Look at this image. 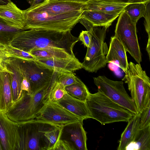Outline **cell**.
Returning a JSON list of instances; mask_svg holds the SVG:
<instances>
[{
  "instance_id": "cell-1",
  "label": "cell",
  "mask_w": 150,
  "mask_h": 150,
  "mask_svg": "<svg viewBox=\"0 0 150 150\" xmlns=\"http://www.w3.org/2000/svg\"><path fill=\"white\" fill-rule=\"evenodd\" d=\"M71 31L58 32L36 29L23 30L16 34L9 45L30 52L35 49L54 47L64 49L73 55L74 47L79 40Z\"/></svg>"
},
{
  "instance_id": "cell-2",
  "label": "cell",
  "mask_w": 150,
  "mask_h": 150,
  "mask_svg": "<svg viewBox=\"0 0 150 150\" xmlns=\"http://www.w3.org/2000/svg\"><path fill=\"white\" fill-rule=\"evenodd\" d=\"M59 75L57 73L50 83L33 94L23 91L20 98L6 113L8 117L16 122L35 119L48 101L50 93Z\"/></svg>"
},
{
  "instance_id": "cell-3",
  "label": "cell",
  "mask_w": 150,
  "mask_h": 150,
  "mask_svg": "<svg viewBox=\"0 0 150 150\" xmlns=\"http://www.w3.org/2000/svg\"><path fill=\"white\" fill-rule=\"evenodd\" d=\"M84 10L60 14L24 10V30L30 29L48 30L58 32L71 31L79 22Z\"/></svg>"
},
{
  "instance_id": "cell-4",
  "label": "cell",
  "mask_w": 150,
  "mask_h": 150,
  "mask_svg": "<svg viewBox=\"0 0 150 150\" xmlns=\"http://www.w3.org/2000/svg\"><path fill=\"white\" fill-rule=\"evenodd\" d=\"M86 103L90 118L96 120L102 125L127 122L134 115L98 91L93 94L90 93Z\"/></svg>"
},
{
  "instance_id": "cell-5",
  "label": "cell",
  "mask_w": 150,
  "mask_h": 150,
  "mask_svg": "<svg viewBox=\"0 0 150 150\" xmlns=\"http://www.w3.org/2000/svg\"><path fill=\"white\" fill-rule=\"evenodd\" d=\"M122 79L128 85L131 98L139 113L150 104V80L140 63H129Z\"/></svg>"
},
{
  "instance_id": "cell-6",
  "label": "cell",
  "mask_w": 150,
  "mask_h": 150,
  "mask_svg": "<svg viewBox=\"0 0 150 150\" xmlns=\"http://www.w3.org/2000/svg\"><path fill=\"white\" fill-rule=\"evenodd\" d=\"M17 122L20 150H48L45 134L59 127L36 119Z\"/></svg>"
},
{
  "instance_id": "cell-7",
  "label": "cell",
  "mask_w": 150,
  "mask_h": 150,
  "mask_svg": "<svg viewBox=\"0 0 150 150\" xmlns=\"http://www.w3.org/2000/svg\"><path fill=\"white\" fill-rule=\"evenodd\" d=\"M93 27L89 32L91 36L90 46L82 63L83 68L90 72H96L104 67L107 63L106 58L108 49L105 42L108 28L104 27Z\"/></svg>"
},
{
  "instance_id": "cell-8",
  "label": "cell",
  "mask_w": 150,
  "mask_h": 150,
  "mask_svg": "<svg viewBox=\"0 0 150 150\" xmlns=\"http://www.w3.org/2000/svg\"><path fill=\"white\" fill-rule=\"evenodd\" d=\"M136 24L123 11L119 15L114 36L121 42L137 63L142 61V56L136 31Z\"/></svg>"
},
{
  "instance_id": "cell-9",
  "label": "cell",
  "mask_w": 150,
  "mask_h": 150,
  "mask_svg": "<svg viewBox=\"0 0 150 150\" xmlns=\"http://www.w3.org/2000/svg\"><path fill=\"white\" fill-rule=\"evenodd\" d=\"M93 80L98 91L134 114L139 113L133 100L125 88L122 81H114L104 76L95 77Z\"/></svg>"
},
{
  "instance_id": "cell-10",
  "label": "cell",
  "mask_w": 150,
  "mask_h": 150,
  "mask_svg": "<svg viewBox=\"0 0 150 150\" xmlns=\"http://www.w3.org/2000/svg\"><path fill=\"white\" fill-rule=\"evenodd\" d=\"M15 59L20 70L29 81L31 95L50 83L57 73L37 61Z\"/></svg>"
},
{
  "instance_id": "cell-11",
  "label": "cell",
  "mask_w": 150,
  "mask_h": 150,
  "mask_svg": "<svg viewBox=\"0 0 150 150\" xmlns=\"http://www.w3.org/2000/svg\"><path fill=\"white\" fill-rule=\"evenodd\" d=\"M35 119L59 127L83 121L58 103L49 100Z\"/></svg>"
},
{
  "instance_id": "cell-12",
  "label": "cell",
  "mask_w": 150,
  "mask_h": 150,
  "mask_svg": "<svg viewBox=\"0 0 150 150\" xmlns=\"http://www.w3.org/2000/svg\"><path fill=\"white\" fill-rule=\"evenodd\" d=\"M0 139L3 150H20L18 122L0 112Z\"/></svg>"
},
{
  "instance_id": "cell-13",
  "label": "cell",
  "mask_w": 150,
  "mask_h": 150,
  "mask_svg": "<svg viewBox=\"0 0 150 150\" xmlns=\"http://www.w3.org/2000/svg\"><path fill=\"white\" fill-rule=\"evenodd\" d=\"M83 121L75 122L62 127L59 139L66 141L74 150H87L86 132Z\"/></svg>"
},
{
  "instance_id": "cell-14",
  "label": "cell",
  "mask_w": 150,
  "mask_h": 150,
  "mask_svg": "<svg viewBox=\"0 0 150 150\" xmlns=\"http://www.w3.org/2000/svg\"><path fill=\"white\" fill-rule=\"evenodd\" d=\"M85 7V4L72 1H52L42 3L28 9L37 12L58 14L84 10Z\"/></svg>"
},
{
  "instance_id": "cell-15",
  "label": "cell",
  "mask_w": 150,
  "mask_h": 150,
  "mask_svg": "<svg viewBox=\"0 0 150 150\" xmlns=\"http://www.w3.org/2000/svg\"><path fill=\"white\" fill-rule=\"evenodd\" d=\"M37 59L38 62L59 74L74 73L83 68L82 63L76 57Z\"/></svg>"
},
{
  "instance_id": "cell-16",
  "label": "cell",
  "mask_w": 150,
  "mask_h": 150,
  "mask_svg": "<svg viewBox=\"0 0 150 150\" xmlns=\"http://www.w3.org/2000/svg\"><path fill=\"white\" fill-rule=\"evenodd\" d=\"M8 71L3 63L0 64V112L5 113L13 104Z\"/></svg>"
},
{
  "instance_id": "cell-17",
  "label": "cell",
  "mask_w": 150,
  "mask_h": 150,
  "mask_svg": "<svg viewBox=\"0 0 150 150\" xmlns=\"http://www.w3.org/2000/svg\"><path fill=\"white\" fill-rule=\"evenodd\" d=\"M126 51L123 45L115 36L111 37L108 53L106 55L107 63H111L120 68L125 73L129 63Z\"/></svg>"
},
{
  "instance_id": "cell-18",
  "label": "cell",
  "mask_w": 150,
  "mask_h": 150,
  "mask_svg": "<svg viewBox=\"0 0 150 150\" xmlns=\"http://www.w3.org/2000/svg\"><path fill=\"white\" fill-rule=\"evenodd\" d=\"M3 63L9 70L12 99L14 103L20 98L21 95V85L23 75L15 58H8L5 59Z\"/></svg>"
},
{
  "instance_id": "cell-19",
  "label": "cell",
  "mask_w": 150,
  "mask_h": 150,
  "mask_svg": "<svg viewBox=\"0 0 150 150\" xmlns=\"http://www.w3.org/2000/svg\"><path fill=\"white\" fill-rule=\"evenodd\" d=\"M0 17L15 27L24 30L25 11L20 9L11 1L0 6Z\"/></svg>"
},
{
  "instance_id": "cell-20",
  "label": "cell",
  "mask_w": 150,
  "mask_h": 150,
  "mask_svg": "<svg viewBox=\"0 0 150 150\" xmlns=\"http://www.w3.org/2000/svg\"><path fill=\"white\" fill-rule=\"evenodd\" d=\"M120 14L84 10L82 17L90 22L93 27H104L108 29Z\"/></svg>"
},
{
  "instance_id": "cell-21",
  "label": "cell",
  "mask_w": 150,
  "mask_h": 150,
  "mask_svg": "<svg viewBox=\"0 0 150 150\" xmlns=\"http://www.w3.org/2000/svg\"><path fill=\"white\" fill-rule=\"evenodd\" d=\"M58 103L83 120L90 118L89 112L86 102L73 98L67 93Z\"/></svg>"
},
{
  "instance_id": "cell-22",
  "label": "cell",
  "mask_w": 150,
  "mask_h": 150,
  "mask_svg": "<svg viewBox=\"0 0 150 150\" xmlns=\"http://www.w3.org/2000/svg\"><path fill=\"white\" fill-rule=\"evenodd\" d=\"M127 122V125L121 135L118 150H125V147L134 140L140 127V114L134 115Z\"/></svg>"
},
{
  "instance_id": "cell-23",
  "label": "cell",
  "mask_w": 150,
  "mask_h": 150,
  "mask_svg": "<svg viewBox=\"0 0 150 150\" xmlns=\"http://www.w3.org/2000/svg\"><path fill=\"white\" fill-rule=\"evenodd\" d=\"M125 150H150V125L139 129L134 140Z\"/></svg>"
},
{
  "instance_id": "cell-24",
  "label": "cell",
  "mask_w": 150,
  "mask_h": 150,
  "mask_svg": "<svg viewBox=\"0 0 150 150\" xmlns=\"http://www.w3.org/2000/svg\"><path fill=\"white\" fill-rule=\"evenodd\" d=\"M128 4L114 2H98L90 0L85 3V10L120 14L123 11L125 7Z\"/></svg>"
},
{
  "instance_id": "cell-25",
  "label": "cell",
  "mask_w": 150,
  "mask_h": 150,
  "mask_svg": "<svg viewBox=\"0 0 150 150\" xmlns=\"http://www.w3.org/2000/svg\"><path fill=\"white\" fill-rule=\"evenodd\" d=\"M37 58L51 59L75 57L64 49L54 47L35 49L30 52Z\"/></svg>"
},
{
  "instance_id": "cell-26",
  "label": "cell",
  "mask_w": 150,
  "mask_h": 150,
  "mask_svg": "<svg viewBox=\"0 0 150 150\" xmlns=\"http://www.w3.org/2000/svg\"><path fill=\"white\" fill-rule=\"evenodd\" d=\"M22 30L0 17V44L9 45L15 35Z\"/></svg>"
},
{
  "instance_id": "cell-27",
  "label": "cell",
  "mask_w": 150,
  "mask_h": 150,
  "mask_svg": "<svg viewBox=\"0 0 150 150\" xmlns=\"http://www.w3.org/2000/svg\"><path fill=\"white\" fill-rule=\"evenodd\" d=\"M67 93L71 97L86 102L90 93L87 87L80 80L79 82L66 86Z\"/></svg>"
},
{
  "instance_id": "cell-28",
  "label": "cell",
  "mask_w": 150,
  "mask_h": 150,
  "mask_svg": "<svg viewBox=\"0 0 150 150\" xmlns=\"http://www.w3.org/2000/svg\"><path fill=\"white\" fill-rule=\"evenodd\" d=\"M146 9L145 3H133L126 5L123 11L129 16L133 22L136 24L140 18L144 17Z\"/></svg>"
},
{
  "instance_id": "cell-29",
  "label": "cell",
  "mask_w": 150,
  "mask_h": 150,
  "mask_svg": "<svg viewBox=\"0 0 150 150\" xmlns=\"http://www.w3.org/2000/svg\"><path fill=\"white\" fill-rule=\"evenodd\" d=\"M7 50L8 58H13L23 60L36 61L37 58L30 53L15 48L9 45H4Z\"/></svg>"
},
{
  "instance_id": "cell-30",
  "label": "cell",
  "mask_w": 150,
  "mask_h": 150,
  "mask_svg": "<svg viewBox=\"0 0 150 150\" xmlns=\"http://www.w3.org/2000/svg\"><path fill=\"white\" fill-rule=\"evenodd\" d=\"M67 93L65 87L60 83L57 80L50 93L49 100L58 103L64 97Z\"/></svg>"
},
{
  "instance_id": "cell-31",
  "label": "cell",
  "mask_w": 150,
  "mask_h": 150,
  "mask_svg": "<svg viewBox=\"0 0 150 150\" xmlns=\"http://www.w3.org/2000/svg\"><path fill=\"white\" fill-rule=\"evenodd\" d=\"M62 127H58L55 129L46 132L45 134L48 150H53L59 138Z\"/></svg>"
},
{
  "instance_id": "cell-32",
  "label": "cell",
  "mask_w": 150,
  "mask_h": 150,
  "mask_svg": "<svg viewBox=\"0 0 150 150\" xmlns=\"http://www.w3.org/2000/svg\"><path fill=\"white\" fill-rule=\"evenodd\" d=\"M80 79L74 73L60 74L58 81L64 87L79 82Z\"/></svg>"
},
{
  "instance_id": "cell-33",
  "label": "cell",
  "mask_w": 150,
  "mask_h": 150,
  "mask_svg": "<svg viewBox=\"0 0 150 150\" xmlns=\"http://www.w3.org/2000/svg\"><path fill=\"white\" fill-rule=\"evenodd\" d=\"M150 2L146 4V9L144 17L145 18L144 25L148 36V39L146 50L148 53L149 58L150 57Z\"/></svg>"
},
{
  "instance_id": "cell-34",
  "label": "cell",
  "mask_w": 150,
  "mask_h": 150,
  "mask_svg": "<svg viewBox=\"0 0 150 150\" xmlns=\"http://www.w3.org/2000/svg\"><path fill=\"white\" fill-rule=\"evenodd\" d=\"M140 114L139 129L144 128L150 125V104L147 106Z\"/></svg>"
},
{
  "instance_id": "cell-35",
  "label": "cell",
  "mask_w": 150,
  "mask_h": 150,
  "mask_svg": "<svg viewBox=\"0 0 150 150\" xmlns=\"http://www.w3.org/2000/svg\"><path fill=\"white\" fill-rule=\"evenodd\" d=\"M79 40L82 42L84 46L87 48L89 47L91 43V34L88 31L82 30L78 37Z\"/></svg>"
},
{
  "instance_id": "cell-36",
  "label": "cell",
  "mask_w": 150,
  "mask_h": 150,
  "mask_svg": "<svg viewBox=\"0 0 150 150\" xmlns=\"http://www.w3.org/2000/svg\"><path fill=\"white\" fill-rule=\"evenodd\" d=\"M90 0L98 2H114L128 4L136 3H143L146 4L150 1V0H87L86 2Z\"/></svg>"
},
{
  "instance_id": "cell-37",
  "label": "cell",
  "mask_w": 150,
  "mask_h": 150,
  "mask_svg": "<svg viewBox=\"0 0 150 150\" xmlns=\"http://www.w3.org/2000/svg\"><path fill=\"white\" fill-rule=\"evenodd\" d=\"M53 150H74L70 144L66 141L59 139Z\"/></svg>"
},
{
  "instance_id": "cell-38",
  "label": "cell",
  "mask_w": 150,
  "mask_h": 150,
  "mask_svg": "<svg viewBox=\"0 0 150 150\" xmlns=\"http://www.w3.org/2000/svg\"><path fill=\"white\" fill-rule=\"evenodd\" d=\"M23 77L21 85V90L22 92L23 91H26L28 93V94L31 95V87L29 81L23 74Z\"/></svg>"
},
{
  "instance_id": "cell-39",
  "label": "cell",
  "mask_w": 150,
  "mask_h": 150,
  "mask_svg": "<svg viewBox=\"0 0 150 150\" xmlns=\"http://www.w3.org/2000/svg\"><path fill=\"white\" fill-rule=\"evenodd\" d=\"M8 58L7 56V50L4 45L0 44V64Z\"/></svg>"
},
{
  "instance_id": "cell-40",
  "label": "cell",
  "mask_w": 150,
  "mask_h": 150,
  "mask_svg": "<svg viewBox=\"0 0 150 150\" xmlns=\"http://www.w3.org/2000/svg\"><path fill=\"white\" fill-rule=\"evenodd\" d=\"M45 0H29V3L30 4L29 8L33 7L42 3Z\"/></svg>"
},
{
  "instance_id": "cell-41",
  "label": "cell",
  "mask_w": 150,
  "mask_h": 150,
  "mask_svg": "<svg viewBox=\"0 0 150 150\" xmlns=\"http://www.w3.org/2000/svg\"><path fill=\"white\" fill-rule=\"evenodd\" d=\"M86 0H45L42 3H46L48 1H72L76 2L85 4Z\"/></svg>"
},
{
  "instance_id": "cell-42",
  "label": "cell",
  "mask_w": 150,
  "mask_h": 150,
  "mask_svg": "<svg viewBox=\"0 0 150 150\" xmlns=\"http://www.w3.org/2000/svg\"><path fill=\"white\" fill-rule=\"evenodd\" d=\"M11 1V0H0V6L6 5Z\"/></svg>"
},
{
  "instance_id": "cell-43",
  "label": "cell",
  "mask_w": 150,
  "mask_h": 150,
  "mask_svg": "<svg viewBox=\"0 0 150 150\" xmlns=\"http://www.w3.org/2000/svg\"><path fill=\"white\" fill-rule=\"evenodd\" d=\"M0 150H3L0 139Z\"/></svg>"
}]
</instances>
